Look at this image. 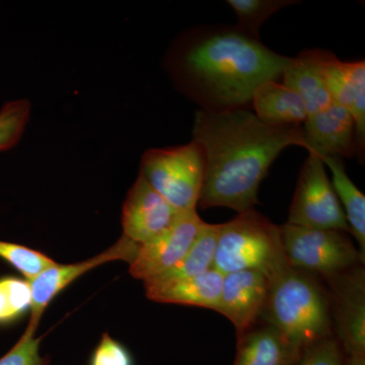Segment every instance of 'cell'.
Listing matches in <instances>:
<instances>
[{
    "mask_svg": "<svg viewBox=\"0 0 365 365\" xmlns=\"http://www.w3.org/2000/svg\"><path fill=\"white\" fill-rule=\"evenodd\" d=\"M288 59L237 26H201L177 38L165 68L200 110L223 112L251 104L258 86L282 76Z\"/></svg>",
    "mask_w": 365,
    "mask_h": 365,
    "instance_id": "1",
    "label": "cell"
},
{
    "mask_svg": "<svg viewBox=\"0 0 365 365\" xmlns=\"http://www.w3.org/2000/svg\"><path fill=\"white\" fill-rule=\"evenodd\" d=\"M192 134L205 158L198 202L202 209L227 207L237 213L253 209L259 187L276 158L288 146L306 148L300 125H268L246 108L199 110Z\"/></svg>",
    "mask_w": 365,
    "mask_h": 365,
    "instance_id": "2",
    "label": "cell"
},
{
    "mask_svg": "<svg viewBox=\"0 0 365 365\" xmlns=\"http://www.w3.org/2000/svg\"><path fill=\"white\" fill-rule=\"evenodd\" d=\"M261 319L302 350L334 336L328 290L316 275L292 266L271 279Z\"/></svg>",
    "mask_w": 365,
    "mask_h": 365,
    "instance_id": "3",
    "label": "cell"
},
{
    "mask_svg": "<svg viewBox=\"0 0 365 365\" xmlns=\"http://www.w3.org/2000/svg\"><path fill=\"white\" fill-rule=\"evenodd\" d=\"M288 266L280 225L254 208L222 223L213 268L223 275L256 270L272 279Z\"/></svg>",
    "mask_w": 365,
    "mask_h": 365,
    "instance_id": "4",
    "label": "cell"
},
{
    "mask_svg": "<svg viewBox=\"0 0 365 365\" xmlns=\"http://www.w3.org/2000/svg\"><path fill=\"white\" fill-rule=\"evenodd\" d=\"M205 158L195 141L143 153L140 176L177 210H196L202 191Z\"/></svg>",
    "mask_w": 365,
    "mask_h": 365,
    "instance_id": "5",
    "label": "cell"
},
{
    "mask_svg": "<svg viewBox=\"0 0 365 365\" xmlns=\"http://www.w3.org/2000/svg\"><path fill=\"white\" fill-rule=\"evenodd\" d=\"M283 250L289 266L304 272L331 277L336 274L364 265L359 249L347 232L280 225Z\"/></svg>",
    "mask_w": 365,
    "mask_h": 365,
    "instance_id": "6",
    "label": "cell"
},
{
    "mask_svg": "<svg viewBox=\"0 0 365 365\" xmlns=\"http://www.w3.org/2000/svg\"><path fill=\"white\" fill-rule=\"evenodd\" d=\"M325 167L319 155L309 153L300 169L287 223L351 234Z\"/></svg>",
    "mask_w": 365,
    "mask_h": 365,
    "instance_id": "7",
    "label": "cell"
},
{
    "mask_svg": "<svg viewBox=\"0 0 365 365\" xmlns=\"http://www.w3.org/2000/svg\"><path fill=\"white\" fill-rule=\"evenodd\" d=\"M329 285L333 335L344 355L365 354L364 265L325 278Z\"/></svg>",
    "mask_w": 365,
    "mask_h": 365,
    "instance_id": "8",
    "label": "cell"
},
{
    "mask_svg": "<svg viewBox=\"0 0 365 365\" xmlns=\"http://www.w3.org/2000/svg\"><path fill=\"white\" fill-rule=\"evenodd\" d=\"M204 225L196 210L180 213L165 232L139 245L129 269L132 277L144 282L176 266L193 246Z\"/></svg>",
    "mask_w": 365,
    "mask_h": 365,
    "instance_id": "9",
    "label": "cell"
},
{
    "mask_svg": "<svg viewBox=\"0 0 365 365\" xmlns=\"http://www.w3.org/2000/svg\"><path fill=\"white\" fill-rule=\"evenodd\" d=\"M138 247L139 244L122 235L112 247L93 258L69 265L56 263L29 281L32 294V307L26 329L36 332L46 309L73 281L88 271L110 262L125 261L130 264L135 258Z\"/></svg>",
    "mask_w": 365,
    "mask_h": 365,
    "instance_id": "10",
    "label": "cell"
},
{
    "mask_svg": "<svg viewBox=\"0 0 365 365\" xmlns=\"http://www.w3.org/2000/svg\"><path fill=\"white\" fill-rule=\"evenodd\" d=\"M322 76L333 102L351 114L356 127L359 158L365 148V62L341 61L332 52L317 49Z\"/></svg>",
    "mask_w": 365,
    "mask_h": 365,
    "instance_id": "11",
    "label": "cell"
},
{
    "mask_svg": "<svg viewBox=\"0 0 365 365\" xmlns=\"http://www.w3.org/2000/svg\"><path fill=\"white\" fill-rule=\"evenodd\" d=\"M271 279L256 270L225 274L217 313L227 317L240 337L256 326L267 302Z\"/></svg>",
    "mask_w": 365,
    "mask_h": 365,
    "instance_id": "12",
    "label": "cell"
},
{
    "mask_svg": "<svg viewBox=\"0 0 365 365\" xmlns=\"http://www.w3.org/2000/svg\"><path fill=\"white\" fill-rule=\"evenodd\" d=\"M180 213L139 175L123 204V235L144 244L172 227Z\"/></svg>",
    "mask_w": 365,
    "mask_h": 365,
    "instance_id": "13",
    "label": "cell"
},
{
    "mask_svg": "<svg viewBox=\"0 0 365 365\" xmlns=\"http://www.w3.org/2000/svg\"><path fill=\"white\" fill-rule=\"evenodd\" d=\"M302 126L307 153L321 157H359L354 119L342 106L332 103L309 115Z\"/></svg>",
    "mask_w": 365,
    "mask_h": 365,
    "instance_id": "14",
    "label": "cell"
},
{
    "mask_svg": "<svg viewBox=\"0 0 365 365\" xmlns=\"http://www.w3.org/2000/svg\"><path fill=\"white\" fill-rule=\"evenodd\" d=\"M225 275L209 269L202 274L165 283L143 282L146 297L160 304L205 307L216 311L220 304Z\"/></svg>",
    "mask_w": 365,
    "mask_h": 365,
    "instance_id": "15",
    "label": "cell"
},
{
    "mask_svg": "<svg viewBox=\"0 0 365 365\" xmlns=\"http://www.w3.org/2000/svg\"><path fill=\"white\" fill-rule=\"evenodd\" d=\"M302 353L279 330L266 324L237 337L234 365H297Z\"/></svg>",
    "mask_w": 365,
    "mask_h": 365,
    "instance_id": "16",
    "label": "cell"
},
{
    "mask_svg": "<svg viewBox=\"0 0 365 365\" xmlns=\"http://www.w3.org/2000/svg\"><path fill=\"white\" fill-rule=\"evenodd\" d=\"M283 85L294 90L304 101L307 116L332 104L318 63L317 49L304 50L289 57L282 72Z\"/></svg>",
    "mask_w": 365,
    "mask_h": 365,
    "instance_id": "17",
    "label": "cell"
},
{
    "mask_svg": "<svg viewBox=\"0 0 365 365\" xmlns=\"http://www.w3.org/2000/svg\"><path fill=\"white\" fill-rule=\"evenodd\" d=\"M252 103L256 116L273 126L300 125L306 121L304 101L292 88L277 81H266L255 91Z\"/></svg>",
    "mask_w": 365,
    "mask_h": 365,
    "instance_id": "18",
    "label": "cell"
},
{
    "mask_svg": "<svg viewBox=\"0 0 365 365\" xmlns=\"http://www.w3.org/2000/svg\"><path fill=\"white\" fill-rule=\"evenodd\" d=\"M332 173V186L344 211L353 237L359 244V251L365 259V197L346 173L342 158L321 157Z\"/></svg>",
    "mask_w": 365,
    "mask_h": 365,
    "instance_id": "19",
    "label": "cell"
},
{
    "mask_svg": "<svg viewBox=\"0 0 365 365\" xmlns=\"http://www.w3.org/2000/svg\"><path fill=\"white\" fill-rule=\"evenodd\" d=\"M222 225H204L193 246L176 266L144 282L165 283L185 279L206 272L213 267L218 235Z\"/></svg>",
    "mask_w": 365,
    "mask_h": 365,
    "instance_id": "20",
    "label": "cell"
},
{
    "mask_svg": "<svg viewBox=\"0 0 365 365\" xmlns=\"http://www.w3.org/2000/svg\"><path fill=\"white\" fill-rule=\"evenodd\" d=\"M30 282L16 276L0 277V328L16 324L31 313Z\"/></svg>",
    "mask_w": 365,
    "mask_h": 365,
    "instance_id": "21",
    "label": "cell"
},
{
    "mask_svg": "<svg viewBox=\"0 0 365 365\" xmlns=\"http://www.w3.org/2000/svg\"><path fill=\"white\" fill-rule=\"evenodd\" d=\"M237 16V28L259 39L262 24L276 11L297 4L290 0H228Z\"/></svg>",
    "mask_w": 365,
    "mask_h": 365,
    "instance_id": "22",
    "label": "cell"
},
{
    "mask_svg": "<svg viewBox=\"0 0 365 365\" xmlns=\"http://www.w3.org/2000/svg\"><path fill=\"white\" fill-rule=\"evenodd\" d=\"M0 259L19 271L28 281L56 264L42 252L4 241H0Z\"/></svg>",
    "mask_w": 365,
    "mask_h": 365,
    "instance_id": "23",
    "label": "cell"
},
{
    "mask_svg": "<svg viewBox=\"0 0 365 365\" xmlns=\"http://www.w3.org/2000/svg\"><path fill=\"white\" fill-rule=\"evenodd\" d=\"M31 116L28 100L7 102L0 109V151L14 148L21 140Z\"/></svg>",
    "mask_w": 365,
    "mask_h": 365,
    "instance_id": "24",
    "label": "cell"
},
{
    "mask_svg": "<svg viewBox=\"0 0 365 365\" xmlns=\"http://www.w3.org/2000/svg\"><path fill=\"white\" fill-rule=\"evenodd\" d=\"M26 329L16 344L0 359V365H49V357L40 354L42 338Z\"/></svg>",
    "mask_w": 365,
    "mask_h": 365,
    "instance_id": "25",
    "label": "cell"
},
{
    "mask_svg": "<svg viewBox=\"0 0 365 365\" xmlns=\"http://www.w3.org/2000/svg\"><path fill=\"white\" fill-rule=\"evenodd\" d=\"M344 357L339 342L330 336L304 348L297 365H343Z\"/></svg>",
    "mask_w": 365,
    "mask_h": 365,
    "instance_id": "26",
    "label": "cell"
},
{
    "mask_svg": "<svg viewBox=\"0 0 365 365\" xmlns=\"http://www.w3.org/2000/svg\"><path fill=\"white\" fill-rule=\"evenodd\" d=\"M91 365H133V359L123 344L105 333L93 350Z\"/></svg>",
    "mask_w": 365,
    "mask_h": 365,
    "instance_id": "27",
    "label": "cell"
},
{
    "mask_svg": "<svg viewBox=\"0 0 365 365\" xmlns=\"http://www.w3.org/2000/svg\"><path fill=\"white\" fill-rule=\"evenodd\" d=\"M343 365H365V354L345 355Z\"/></svg>",
    "mask_w": 365,
    "mask_h": 365,
    "instance_id": "28",
    "label": "cell"
}]
</instances>
